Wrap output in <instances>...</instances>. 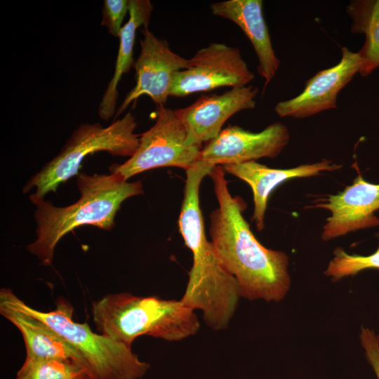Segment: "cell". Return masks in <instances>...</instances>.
Listing matches in <instances>:
<instances>
[{
	"mask_svg": "<svg viewBox=\"0 0 379 379\" xmlns=\"http://www.w3.org/2000/svg\"><path fill=\"white\" fill-rule=\"evenodd\" d=\"M208 175L218 202L209 217L210 241L220 262L236 279L241 297L280 301L291 284L287 255L265 248L255 237L242 215L246 204L230 194L223 167L215 166Z\"/></svg>",
	"mask_w": 379,
	"mask_h": 379,
	"instance_id": "6da1fadb",
	"label": "cell"
},
{
	"mask_svg": "<svg viewBox=\"0 0 379 379\" xmlns=\"http://www.w3.org/2000/svg\"><path fill=\"white\" fill-rule=\"evenodd\" d=\"M213 167L199 160L186 170L178 227L192 253V265L180 300L193 310H201L205 324L219 331L228 327L241 296L236 279L224 268L205 234L199 190L202 180Z\"/></svg>",
	"mask_w": 379,
	"mask_h": 379,
	"instance_id": "7a4b0ae2",
	"label": "cell"
},
{
	"mask_svg": "<svg viewBox=\"0 0 379 379\" xmlns=\"http://www.w3.org/2000/svg\"><path fill=\"white\" fill-rule=\"evenodd\" d=\"M77 185L80 198L65 207H56L44 199L29 197L36 208V239L27 248L44 265H51L55 248L66 234L84 225L111 230L121 204L143 193L140 181L128 182L116 173L91 175L80 173Z\"/></svg>",
	"mask_w": 379,
	"mask_h": 379,
	"instance_id": "3957f363",
	"label": "cell"
},
{
	"mask_svg": "<svg viewBox=\"0 0 379 379\" xmlns=\"http://www.w3.org/2000/svg\"><path fill=\"white\" fill-rule=\"evenodd\" d=\"M91 312L100 334L130 347L141 335L175 342L195 335L200 328L194 310L180 300L127 292L108 294L93 301Z\"/></svg>",
	"mask_w": 379,
	"mask_h": 379,
	"instance_id": "277c9868",
	"label": "cell"
},
{
	"mask_svg": "<svg viewBox=\"0 0 379 379\" xmlns=\"http://www.w3.org/2000/svg\"><path fill=\"white\" fill-rule=\"evenodd\" d=\"M0 300L34 316L60 334L81 355L90 379H138L149 368L131 347L93 332L87 323L74 321V307L62 297L50 312L31 307L7 288L1 289Z\"/></svg>",
	"mask_w": 379,
	"mask_h": 379,
	"instance_id": "5b68a950",
	"label": "cell"
},
{
	"mask_svg": "<svg viewBox=\"0 0 379 379\" xmlns=\"http://www.w3.org/2000/svg\"><path fill=\"white\" fill-rule=\"evenodd\" d=\"M135 117L127 112L107 126L99 123H84L72 133L60 152L33 175L26 183L23 192L35 188L32 195L39 199L77 175L86 157L98 152L112 156L131 157L140 143L135 133Z\"/></svg>",
	"mask_w": 379,
	"mask_h": 379,
	"instance_id": "8992f818",
	"label": "cell"
},
{
	"mask_svg": "<svg viewBox=\"0 0 379 379\" xmlns=\"http://www.w3.org/2000/svg\"><path fill=\"white\" fill-rule=\"evenodd\" d=\"M202 148L191 141L175 109L160 106L154 124L140 135L134 154L121 164H112L109 171L126 180L157 168L178 167L186 171L199 160Z\"/></svg>",
	"mask_w": 379,
	"mask_h": 379,
	"instance_id": "52a82bcc",
	"label": "cell"
},
{
	"mask_svg": "<svg viewBox=\"0 0 379 379\" xmlns=\"http://www.w3.org/2000/svg\"><path fill=\"white\" fill-rule=\"evenodd\" d=\"M254 77L239 48L211 43L189 59L187 69L173 74L169 96L185 97L223 86H245Z\"/></svg>",
	"mask_w": 379,
	"mask_h": 379,
	"instance_id": "ba28073f",
	"label": "cell"
},
{
	"mask_svg": "<svg viewBox=\"0 0 379 379\" xmlns=\"http://www.w3.org/2000/svg\"><path fill=\"white\" fill-rule=\"evenodd\" d=\"M140 53L134 62L136 83L117 109V117L140 96L150 97L158 106H164L169 97L173 75L189 66V59L171 50L168 43L156 36L149 29L142 30Z\"/></svg>",
	"mask_w": 379,
	"mask_h": 379,
	"instance_id": "9c48e42d",
	"label": "cell"
},
{
	"mask_svg": "<svg viewBox=\"0 0 379 379\" xmlns=\"http://www.w3.org/2000/svg\"><path fill=\"white\" fill-rule=\"evenodd\" d=\"M287 127L275 122L258 133L228 126L202 148L199 160L213 166L239 164L277 157L289 141Z\"/></svg>",
	"mask_w": 379,
	"mask_h": 379,
	"instance_id": "30bf717a",
	"label": "cell"
},
{
	"mask_svg": "<svg viewBox=\"0 0 379 379\" xmlns=\"http://www.w3.org/2000/svg\"><path fill=\"white\" fill-rule=\"evenodd\" d=\"M342 56L335 65L319 71L307 80L296 97L279 102L275 112L281 117L302 119L337 108L339 92L359 72L362 60L358 53L341 48Z\"/></svg>",
	"mask_w": 379,
	"mask_h": 379,
	"instance_id": "8fae6325",
	"label": "cell"
},
{
	"mask_svg": "<svg viewBox=\"0 0 379 379\" xmlns=\"http://www.w3.org/2000/svg\"><path fill=\"white\" fill-rule=\"evenodd\" d=\"M315 207L326 208L331 213L323 227L324 241L378 226L379 218L373 213L379 209V184L367 182L359 174L351 185L321 200Z\"/></svg>",
	"mask_w": 379,
	"mask_h": 379,
	"instance_id": "7c38bea8",
	"label": "cell"
},
{
	"mask_svg": "<svg viewBox=\"0 0 379 379\" xmlns=\"http://www.w3.org/2000/svg\"><path fill=\"white\" fill-rule=\"evenodd\" d=\"M258 88L253 86L231 88L222 94L202 95L191 105L175 109L190 139L202 145L216 138L227 120L236 113L255 108Z\"/></svg>",
	"mask_w": 379,
	"mask_h": 379,
	"instance_id": "4fadbf2b",
	"label": "cell"
},
{
	"mask_svg": "<svg viewBox=\"0 0 379 379\" xmlns=\"http://www.w3.org/2000/svg\"><path fill=\"white\" fill-rule=\"evenodd\" d=\"M261 0H227L211 5L214 15L237 24L250 40L258 60V71L265 88L276 75L280 65L272 45Z\"/></svg>",
	"mask_w": 379,
	"mask_h": 379,
	"instance_id": "5bb4252c",
	"label": "cell"
},
{
	"mask_svg": "<svg viewBox=\"0 0 379 379\" xmlns=\"http://www.w3.org/2000/svg\"><path fill=\"white\" fill-rule=\"evenodd\" d=\"M222 166L225 171L244 180L251 187L254 202L253 220L257 229L261 231L265 227V213L269 197L278 185L290 179L314 176L322 171L338 170L342 165L323 159L287 169L272 168L255 161Z\"/></svg>",
	"mask_w": 379,
	"mask_h": 379,
	"instance_id": "9a60e30c",
	"label": "cell"
},
{
	"mask_svg": "<svg viewBox=\"0 0 379 379\" xmlns=\"http://www.w3.org/2000/svg\"><path fill=\"white\" fill-rule=\"evenodd\" d=\"M0 314L21 333L26 359L71 360L86 370L79 352L44 321L3 300H0Z\"/></svg>",
	"mask_w": 379,
	"mask_h": 379,
	"instance_id": "2e32d148",
	"label": "cell"
},
{
	"mask_svg": "<svg viewBox=\"0 0 379 379\" xmlns=\"http://www.w3.org/2000/svg\"><path fill=\"white\" fill-rule=\"evenodd\" d=\"M128 20L124 25L119 35V46L112 79L100 102L99 117L107 121L115 116L118 99V85L122 76L134 65L133 49L137 29L147 28L153 6L149 0H129Z\"/></svg>",
	"mask_w": 379,
	"mask_h": 379,
	"instance_id": "e0dca14e",
	"label": "cell"
},
{
	"mask_svg": "<svg viewBox=\"0 0 379 379\" xmlns=\"http://www.w3.org/2000/svg\"><path fill=\"white\" fill-rule=\"evenodd\" d=\"M351 32L364 34V44L358 52L362 65L359 74L369 75L379 66V0H354L347 6Z\"/></svg>",
	"mask_w": 379,
	"mask_h": 379,
	"instance_id": "ac0fdd59",
	"label": "cell"
},
{
	"mask_svg": "<svg viewBox=\"0 0 379 379\" xmlns=\"http://www.w3.org/2000/svg\"><path fill=\"white\" fill-rule=\"evenodd\" d=\"M16 379H90L86 370L71 360L26 359Z\"/></svg>",
	"mask_w": 379,
	"mask_h": 379,
	"instance_id": "d6986e66",
	"label": "cell"
},
{
	"mask_svg": "<svg viewBox=\"0 0 379 379\" xmlns=\"http://www.w3.org/2000/svg\"><path fill=\"white\" fill-rule=\"evenodd\" d=\"M379 238V234L378 235ZM334 258L329 262L324 274L332 277L333 281L357 274L366 269L379 270V246L372 254L366 256L350 255L343 249L338 248L334 251Z\"/></svg>",
	"mask_w": 379,
	"mask_h": 379,
	"instance_id": "ffe728a7",
	"label": "cell"
},
{
	"mask_svg": "<svg viewBox=\"0 0 379 379\" xmlns=\"http://www.w3.org/2000/svg\"><path fill=\"white\" fill-rule=\"evenodd\" d=\"M129 0H105L102 8L101 25L109 34L119 37L123 21L129 13Z\"/></svg>",
	"mask_w": 379,
	"mask_h": 379,
	"instance_id": "44dd1931",
	"label": "cell"
},
{
	"mask_svg": "<svg viewBox=\"0 0 379 379\" xmlns=\"http://www.w3.org/2000/svg\"><path fill=\"white\" fill-rule=\"evenodd\" d=\"M360 340L369 364L379 379V336L367 328H362Z\"/></svg>",
	"mask_w": 379,
	"mask_h": 379,
	"instance_id": "7402d4cb",
	"label": "cell"
}]
</instances>
